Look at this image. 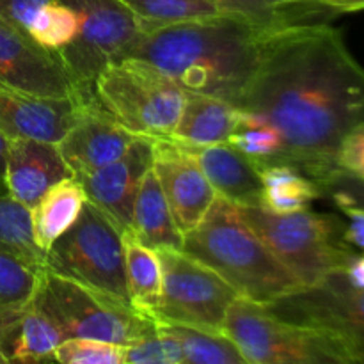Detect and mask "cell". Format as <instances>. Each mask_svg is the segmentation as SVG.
<instances>
[{
    "label": "cell",
    "mask_w": 364,
    "mask_h": 364,
    "mask_svg": "<svg viewBox=\"0 0 364 364\" xmlns=\"http://www.w3.org/2000/svg\"><path fill=\"white\" fill-rule=\"evenodd\" d=\"M137 137L98 103H77L73 121L57 142V148L71 174L78 178L119 159Z\"/></svg>",
    "instance_id": "13"
},
{
    "label": "cell",
    "mask_w": 364,
    "mask_h": 364,
    "mask_svg": "<svg viewBox=\"0 0 364 364\" xmlns=\"http://www.w3.org/2000/svg\"><path fill=\"white\" fill-rule=\"evenodd\" d=\"M156 326L164 334L173 338L180 345L185 363L247 364L237 345L219 331L201 329V327L185 326V323L162 322V320H156Z\"/></svg>",
    "instance_id": "26"
},
{
    "label": "cell",
    "mask_w": 364,
    "mask_h": 364,
    "mask_svg": "<svg viewBox=\"0 0 364 364\" xmlns=\"http://www.w3.org/2000/svg\"><path fill=\"white\" fill-rule=\"evenodd\" d=\"M277 318L329 333L352 364H364V287L347 270H336L318 283L301 287L265 304Z\"/></svg>",
    "instance_id": "10"
},
{
    "label": "cell",
    "mask_w": 364,
    "mask_h": 364,
    "mask_svg": "<svg viewBox=\"0 0 364 364\" xmlns=\"http://www.w3.org/2000/svg\"><path fill=\"white\" fill-rule=\"evenodd\" d=\"M52 361L63 364H123L124 347L92 338H66L53 350Z\"/></svg>",
    "instance_id": "32"
},
{
    "label": "cell",
    "mask_w": 364,
    "mask_h": 364,
    "mask_svg": "<svg viewBox=\"0 0 364 364\" xmlns=\"http://www.w3.org/2000/svg\"><path fill=\"white\" fill-rule=\"evenodd\" d=\"M153 166V142L137 137L117 160L82 174L77 180L84 187L87 201L98 206L114 226L124 233L132 230L134 199L141 178Z\"/></svg>",
    "instance_id": "15"
},
{
    "label": "cell",
    "mask_w": 364,
    "mask_h": 364,
    "mask_svg": "<svg viewBox=\"0 0 364 364\" xmlns=\"http://www.w3.org/2000/svg\"><path fill=\"white\" fill-rule=\"evenodd\" d=\"M0 251L16 256L34 269H43V255L32 233L31 208L21 205L0 180Z\"/></svg>",
    "instance_id": "27"
},
{
    "label": "cell",
    "mask_w": 364,
    "mask_h": 364,
    "mask_svg": "<svg viewBox=\"0 0 364 364\" xmlns=\"http://www.w3.org/2000/svg\"><path fill=\"white\" fill-rule=\"evenodd\" d=\"M322 4L334 14V18L340 16V14L364 11V0H322Z\"/></svg>",
    "instance_id": "38"
},
{
    "label": "cell",
    "mask_w": 364,
    "mask_h": 364,
    "mask_svg": "<svg viewBox=\"0 0 364 364\" xmlns=\"http://www.w3.org/2000/svg\"><path fill=\"white\" fill-rule=\"evenodd\" d=\"M162 265V294L155 318L223 333L228 309L240 295L215 270L181 249H155Z\"/></svg>",
    "instance_id": "11"
},
{
    "label": "cell",
    "mask_w": 364,
    "mask_h": 364,
    "mask_svg": "<svg viewBox=\"0 0 364 364\" xmlns=\"http://www.w3.org/2000/svg\"><path fill=\"white\" fill-rule=\"evenodd\" d=\"M191 149L217 196L237 206H259L262 178L249 156L228 142Z\"/></svg>",
    "instance_id": "18"
},
{
    "label": "cell",
    "mask_w": 364,
    "mask_h": 364,
    "mask_svg": "<svg viewBox=\"0 0 364 364\" xmlns=\"http://www.w3.org/2000/svg\"><path fill=\"white\" fill-rule=\"evenodd\" d=\"M38 279V269L0 251V320L31 301Z\"/></svg>",
    "instance_id": "31"
},
{
    "label": "cell",
    "mask_w": 364,
    "mask_h": 364,
    "mask_svg": "<svg viewBox=\"0 0 364 364\" xmlns=\"http://www.w3.org/2000/svg\"><path fill=\"white\" fill-rule=\"evenodd\" d=\"M238 208L301 287L318 283L336 270H347L359 256L345 240V223L334 213L306 208L279 215L259 206Z\"/></svg>",
    "instance_id": "4"
},
{
    "label": "cell",
    "mask_w": 364,
    "mask_h": 364,
    "mask_svg": "<svg viewBox=\"0 0 364 364\" xmlns=\"http://www.w3.org/2000/svg\"><path fill=\"white\" fill-rule=\"evenodd\" d=\"M0 364H7L6 358H4V354H2V350H0Z\"/></svg>",
    "instance_id": "41"
},
{
    "label": "cell",
    "mask_w": 364,
    "mask_h": 364,
    "mask_svg": "<svg viewBox=\"0 0 364 364\" xmlns=\"http://www.w3.org/2000/svg\"><path fill=\"white\" fill-rule=\"evenodd\" d=\"M323 198H331L334 205L340 206H359L364 208V180L345 171H336L327 180L318 185Z\"/></svg>",
    "instance_id": "34"
},
{
    "label": "cell",
    "mask_w": 364,
    "mask_h": 364,
    "mask_svg": "<svg viewBox=\"0 0 364 364\" xmlns=\"http://www.w3.org/2000/svg\"><path fill=\"white\" fill-rule=\"evenodd\" d=\"M270 32L247 18L220 14L141 31L127 57L156 66L185 92L215 96L237 107Z\"/></svg>",
    "instance_id": "2"
},
{
    "label": "cell",
    "mask_w": 364,
    "mask_h": 364,
    "mask_svg": "<svg viewBox=\"0 0 364 364\" xmlns=\"http://www.w3.org/2000/svg\"><path fill=\"white\" fill-rule=\"evenodd\" d=\"M73 176L64 162L57 142L32 137H9L4 173L6 191L27 208L63 178Z\"/></svg>",
    "instance_id": "16"
},
{
    "label": "cell",
    "mask_w": 364,
    "mask_h": 364,
    "mask_svg": "<svg viewBox=\"0 0 364 364\" xmlns=\"http://www.w3.org/2000/svg\"><path fill=\"white\" fill-rule=\"evenodd\" d=\"M262 201L259 208L270 213H291L306 210L313 201L323 198L318 183L288 164L259 166Z\"/></svg>",
    "instance_id": "24"
},
{
    "label": "cell",
    "mask_w": 364,
    "mask_h": 364,
    "mask_svg": "<svg viewBox=\"0 0 364 364\" xmlns=\"http://www.w3.org/2000/svg\"><path fill=\"white\" fill-rule=\"evenodd\" d=\"M132 231L151 249H181L183 244V235L174 223L173 212L153 167L142 174L135 192Z\"/></svg>",
    "instance_id": "21"
},
{
    "label": "cell",
    "mask_w": 364,
    "mask_h": 364,
    "mask_svg": "<svg viewBox=\"0 0 364 364\" xmlns=\"http://www.w3.org/2000/svg\"><path fill=\"white\" fill-rule=\"evenodd\" d=\"M121 237L132 304L137 311L153 316L162 294V265L159 255L155 249L142 244L132 230L121 233Z\"/></svg>",
    "instance_id": "25"
},
{
    "label": "cell",
    "mask_w": 364,
    "mask_h": 364,
    "mask_svg": "<svg viewBox=\"0 0 364 364\" xmlns=\"http://www.w3.org/2000/svg\"><path fill=\"white\" fill-rule=\"evenodd\" d=\"M0 82L45 98H73V85L55 53L0 20Z\"/></svg>",
    "instance_id": "14"
},
{
    "label": "cell",
    "mask_w": 364,
    "mask_h": 364,
    "mask_svg": "<svg viewBox=\"0 0 364 364\" xmlns=\"http://www.w3.org/2000/svg\"><path fill=\"white\" fill-rule=\"evenodd\" d=\"M181 251L215 270L240 297L269 304L301 288L244 219L240 208L217 196L201 223L183 235Z\"/></svg>",
    "instance_id": "3"
},
{
    "label": "cell",
    "mask_w": 364,
    "mask_h": 364,
    "mask_svg": "<svg viewBox=\"0 0 364 364\" xmlns=\"http://www.w3.org/2000/svg\"><path fill=\"white\" fill-rule=\"evenodd\" d=\"M340 171L364 180V128L348 135L338 153Z\"/></svg>",
    "instance_id": "36"
},
{
    "label": "cell",
    "mask_w": 364,
    "mask_h": 364,
    "mask_svg": "<svg viewBox=\"0 0 364 364\" xmlns=\"http://www.w3.org/2000/svg\"><path fill=\"white\" fill-rule=\"evenodd\" d=\"M237 109L281 137L277 164L316 183L340 171L345 139L364 128V66L329 21L270 32Z\"/></svg>",
    "instance_id": "1"
},
{
    "label": "cell",
    "mask_w": 364,
    "mask_h": 364,
    "mask_svg": "<svg viewBox=\"0 0 364 364\" xmlns=\"http://www.w3.org/2000/svg\"><path fill=\"white\" fill-rule=\"evenodd\" d=\"M223 333L247 364H352L329 333L277 318L265 304L244 297L230 306Z\"/></svg>",
    "instance_id": "7"
},
{
    "label": "cell",
    "mask_w": 364,
    "mask_h": 364,
    "mask_svg": "<svg viewBox=\"0 0 364 364\" xmlns=\"http://www.w3.org/2000/svg\"><path fill=\"white\" fill-rule=\"evenodd\" d=\"M77 13L78 28L57 59L73 85L78 105L95 103V84L109 64L124 59L141 34L135 14L121 0H60Z\"/></svg>",
    "instance_id": "8"
},
{
    "label": "cell",
    "mask_w": 364,
    "mask_h": 364,
    "mask_svg": "<svg viewBox=\"0 0 364 364\" xmlns=\"http://www.w3.org/2000/svg\"><path fill=\"white\" fill-rule=\"evenodd\" d=\"M78 28V16L64 2H53L43 7L27 28V36L46 52L57 53L71 43Z\"/></svg>",
    "instance_id": "30"
},
{
    "label": "cell",
    "mask_w": 364,
    "mask_h": 364,
    "mask_svg": "<svg viewBox=\"0 0 364 364\" xmlns=\"http://www.w3.org/2000/svg\"><path fill=\"white\" fill-rule=\"evenodd\" d=\"M228 144L252 160L256 166L277 164L281 155V137L276 128L251 114L240 112L237 128Z\"/></svg>",
    "instance_id": "29"
},
{
    "label": "cell",
    "mask_w": 364,
    "mask_h": 364,
    "mask_svg": "<svg viewBox=\"0 0 364 364\" xmlns=\"http://www.w3.org/2000/svg\"><path fill=\"white\" fill-rule=\"evenodd\" d=\"M240 119V110L226 100L185 92L183 109L171 139L188 148L228 142Z\"/></svg>",
    "instance_id": "20"
},
{
    "label": "cell",
    "mask_w": 364,
    "mask_h": 364,
    "mask_svg": "<svg viewBox=\"0 0 364 364\" xmlns=\"http://www.w3.org/2000/svg\"><path fill=\"white\" fill-rule=\"evenodd\" d=\"M217 2L226 13L247 18L249 21L267 31L334 20V14L323 6L322 0H217Z\"/></svg>",
    "instance_id": "23"
},
{
    "label": "cell",
    "mask_w": 364,
    "mask_h": 364,
    "mask_svg": "<svg viewBox=\"0 0 364 364\" xmlns=\"http://www.w3.org/2000/svg\"><path fill=\"white\" fill-rule=\"evenodd\" d=\"M347 274L350 276V279L354 281L355 284L364 287V256L359 255L358 258H355V262L347 269Z\"/></svg>",
    "instance_id": "39"
},
{
    "label": "cell",
    "mask_w": 364,
    "mask_h": 364,
    "mask_svg": "<svg viewBox=\"0 0 364 364\" xmlns=\"http://www.w3.org/2000/svg\"><path fill=\"white\" fill-rule=\"evenodd\" d=\"M63 340L55 322L32 299L0 320V350L7 363L52 361Z\"/></svg>",
    "instance_id": "19"
},
{
    "label": "cell",
    "mask_w": 364,
    "mask_h": 364,
    "mask_svg": "<svg viewBox=\"0 0 364 364\" xmlns=\"http://www.w3.org/2000/svg\"><path fill=\"white\" fill-rule=\"evenodd\" d=\"M7 141H9V137H7L4 132H0V176H2V173H4V162H6Z\"/></svg>",
    "instance_id": "40"
},
{
    "label": "cell",
    "mask_w": 364,
    "mask_h": 364,
    "mask_svg": "<svg viewBox=\"0 0 364 364\" xmlns=\"http://www.w3.org/2000/svg\"><path fill=\"white\" fill-rule=\"evenodd\" d=\"M139 20L141 31L230 14L217 0H121Z\"/></svg>",
    "instance_id": "28"
},
{
    "label": "cell",
    "mask_w": 364,
    "mask_h": 364,
    "mask_svg": "<svg viewBox=\"0 0 364 364\" xmlns=\"http://www.w3.org/2000/svg\"><path fill=\"white\" fill-rule=\"evenodd\" d=\"M43 269L134 308L124 272L121 231L91 201H85L73 226L45 252Z\"/></svg>",
    "instance_id": "6"
},
{
    "label": "cell",
    "mask_w": 364,
    "mask_h": 364,
    "mask_svg": "<svg viewBox=\"0 0 364 364\" xmlns=\"http://www.w3.org/2000/svg\"><path fill=\"white\" fill-rule=\"evenodd\" d=\"M183 102L185 91L176 82L135 57L109 64L95 84V103L139 137L169 139Z\"/></svg>",
    "instance_id": "5"
},
{
    "label": "cell",
    "mask_w": 364,
    "mask_h": 364,
    "mask_svg": "<svg viewBox=\"0 0 364 364\" xmlns=\"http://www.w3.org/2000/svg\"><path fill=\"white\" fill-rule=\"evenodd\" d=\"M73 98H45L0 82V132L59 142L75 117Z\"/></svg>",
    "instance_id": "17"
},
{
    "label": "cell",
    "mask_w": 364,
    "mask_h": 364,
    "mask_svg": "<svg viewBox=\"0 0 364 364\" xmlns=\"http://www.w3.org/2000/svg\"><path fill=\"white\" fill-rule=\"evenodd\" d=\"M87 196L75 176L63 178L53 183L31 208L32 233L43 255L53 242L66 233L80 215Z\"/></svg>",
    "instance_id": "22"
},
{
    "label": "cell",
    "mask_w": 364,
    "mask_h": 364,
    "mask_svg": "<svg viewBox=\"0 0 364 364\" xmlns=\"http://www.w3.org/2000/svg\"><path fill=\"white\" fill-rule=\"evenodd\" d=\"M124 363L128 364H181L185 363L181 348L173 338L155 326L135 343L124 347Z\"/></svg>",
    "instance_id": "33"
},
{
    "label": "cell",
    "mask_w": 364,
    "mask_h": 364,
    "mask_svg": "<svg viewBox=\"0 0 364 364\" xmlns=\"http://www.w3.org/2000/svg\"><path fill=\"white\" fill-rule=\"evenodd\" d=\"M53 2L59 0H0V20L27 34L28 25L36 14Z\"/></svg>",
    "instance_id": "35"
},
{
    "label": "cell",
    "mask_w": 364,
    "mask_h": 364,
    "mask_svg": "<svg viewBox=\"0 0 364 364\" xmlns=\"http://www.w3.org/2000/svg\"><path fill=\"white\" fill-rule=\"evenodd\" d=\"M151 167L162 185L174 223L181 235H185L201 223L217 194L188 146L171 137L151 139Z\"/></svg>",
    "instance_id": "12"
},
{
    "label": "cell",
    "mask_w": 364,
    "mask_h": 364,
    "mask_svg": "<svg viewBox=\"0 0 364 364\" xmlns=\"http://www.w3.org/2000/svg\"><path fill=\"white\" fill-rule=\"evenodd\" d=\"M32 301L55 322L64 340L92 338L128 347L155 326L153 316L46 269L39 270Z\"/></svg>",
    "instance_id": "9"
},
{
    "label": "cell",
    "mask_w": 364,
    "mask_h": 364,
    "mask_svg": "<svg viewBox=\"0 0 364 364\" xmlns=\"http://www.w3.org/2000/svg\"><path fill=\"white\" fill-rule=\"evenodd\" d=\"M348 219L345 224V240L355 249L364 251V208L359 206H340Z\"/></svg>",
    "instance_id": "37"
}]
</instances>
